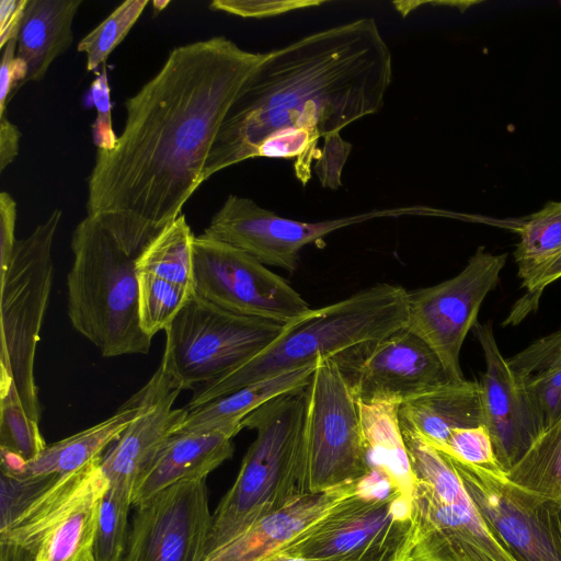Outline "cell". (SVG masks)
<instances>
[{
	"mask_svg": "<svg viewBox=\"0 0 561 561\" xmlns=\"http://www.w3.org/2000/svg\"><path fill=\"white\" fill-rule=\"evenodd\" d=\"M265 56L226 36L181 45L126 100L115 146L96 151L87 211L133 259L204 183L219 129Z\"/></svg>",
	"mask_w": 561,
	"mask_h": 561,
	"instance_id": "1",
	"label": "cell"
},
{
	"mask_svg": "<svg viewBox=\"0 0 561 561\" xmlns=\"http://www.w3.org/2000/svg\"><path fill=\"white\" fill-rule=\"evenodd\" d=\"M392 55L374 18L317 31L266 56L229 110L203 181L256 158L273 133L299 128L318 139L383 106Z\"/></svg>",
	"mask_w": 561,
	"mask_h": 561,
	"instance_id": "2",
	"label": "cell"
},
{
	"mask_svg": "<svg viewBox=\"0 0 561 561\" xmlns=\"http://www.w3.org/2000/svg\"><path fill=\"white\" fill-rule=\"evenodd\" d=\"M407 314L408 291L387 283L311 309L299 320L286 324L274 342L242 366L196 388L185 408L193 410L250 383L382 339L405 327Z\"/></svg>",
	"mask_w": 561,
	"mask_h": 561,
	"instance_id": "3",
	"label": "cell"
},
{
	"mask_svg": "<svg viewBox=\"0 0 561 561\" xmlns=\"http://www.w3.org/2000/svg\"><path fill=\"white\" fill-rule=\"evenodd\" d=\"M306 387L268 401L242 421L256 436L213 513L206 556L310 493L302 454Z\"/></svg>",
	"mask_w": 561,
	"mask_h": 561,
	"instance_id": "4",
	"label": "cell"
},
{
	"mask_svg": "<svg viewBox=\"0 0 561 561\" xmlns=\"http://www.w3.org/2000/svg\"><path fill=\"white\" fill-rule=\"evenodd\" d=\"M67 312L72 327L104 357L148 354L151 337L138 313L136 260L92 216L71 237Z\"/></svg>",
	"mask_w": 561,
	"mask_h": 561,
	"instance_id": "5",
	"label": "cell"
},
{
	"mask_svg": "<svg viewBox=\"0 0 561 561\" xmlns=\"http://www.w3.org/2000/svg\"><path fill=\"white\" fill-rule=\"evenodd\" d=\"M414 537L411 499L385 472L373 468L354 492L332 505L274 557L301 561H411Z\"/></svg>",
	"mask_w": 561,
	"mask_h": 561,
	"instance_id": "6",
	"label": "cell"
},
{
	"mask_svg": "<svg viewBox=\"0 0 561 561\" xmlns=\"http://www.w3.org/2000/svg\"><path fill=\"white\" fill-rule=\"evenodd\" d=\"M411 465V561H513L495 540L448 456L403 430Z\"/></svg>",
	"mask_w": 561,
	"mask_h": 561,
	"instance_id": "7",
	"label": "cell"
},
{
	"mask_svg": "<svg viewBox=\"0 0 561 561\" xmlns=\"http://www.w3.org/2000/svg\"><path fill=\"white\" fill-rule=\"evenodd\" d=\"M101 457L50 478L0 526V561H83L93 554L100 506L110 488Z\"/></svg>",
	"mask_w": 561,
	"mask_h": 561,
	"instance_id": "8",
	"label": "cell"
},
{
	"mask_svg": "<svg viewBox=\"0 0 561 561\" xmlns=\"http://www.w3.org/2000/svg\"><path fill=\"white\" fill-rule=\"evenodd\" d=\"M62 213L55 209L33 232L16 240L0 277V367L13 376L27 415L41 421L35 354L53 286V243Z\"/></svg>",
	"mask_w": 561,
	"mask_h": 561,
	"instance_id": "9",
	"label": "cell"
},
{
	"mask_svg": "<svg viewBox=\"0 0 561 561\" xmlns=\"http://www.w3.org/2000/svg\"><path fill=\"white\" fill-rule=\"evenodd\" d=\"M284 328L226 311L194 293L164 330L160 367L182 390H195L256 356Z\"/></svg>",
	"mask_w": 561,
	"mask_h": 561,
	"instance_id": "10",
	"label": "cell"
},
{
	"mask_svg": "<svg viewBox=\"0 0 561 561\" xmlns=\"http://www.w3.org/2000/svg\"><path fill=\"white\" fill-rule=\"evenodd\" d=\"M305 391L302 454L309 492L360 481L373 468L358 402L332 357L317 359Z\"/></svg>",
	"mask_w": 561,
	"mask_h": 561,
	"instance_id": "11",
	"label": "cell"
},
{
	"mask_svg": "<svg viewBox=\"0 0 561 561\" xmlns=\"http://www.w3.org/2000/svg\"><path fill=\"white\" fill-rule=\"evenodd\" d=\"M447 455V454H446ZM486 527L513 561H561V500L447 455Z\"/></svg>",
	"mask_w": 561,
	"mask_h": 561,
	"instance_id": "12",
	"label": "cell"
},
{
	"mask_svg": "<svg viewBox=\"0 0 561 561\" xmlns=\"http://www.w3.org/2000/svg\"><path fill=\"white\" fill-rule=\"evenodd\" d=\"M194 293L226 311L285 325L311 310L297 290L254 256L204 234L194 239Z\"/></svg>",
	"mask_w": 561,
	"mask_h": 561,
	"instance_id": "13",
	"label": "cell"
},
{
	"mask_svg": "<svg viewBox=\"0 0 561 561\" xmlns=\"http://www.w3.org/2000/svg\"><path fill=\"white\" fill-rule=\"evenodd\" d=\"M506 260V253L479 247L456 276L408 291L405 328L435 352L453 380L465 379L461 346L478 322L483 300L499 284Z\"/></svg>",
	"mask_w": 561,
	"mask_h": 561,
	"instance_id": "14",
	"label": "cell"
},
{
	"mask_svg": "<svg viewBox=\"0 0 561 561\" xmlns=\"http://www.w3.org/2000/svg\"><path fill=\"white\" fill-rule=\"evenodd\" d=\"M424 206L378 209L321 221H302L277 215L249 197L230 194L204 230V236L254 256L266 266L293 273L306 245L342 228L380 217L436 215Z\"/></svg>",
	"mask_w": 561,
	"mask_h": 561,
	"instance_id": "15",
	"label": "cell"
},
{
	"mask_svg": "<svg viewBox=\"0 0 561 561\" xmlns=\"http://www.w3.org/2000/svg\"><path fill=\"white\" fill-rule=\"evenodd\" d=\"M332 358L362 403L401 404L453 381L435 352L405 327Z\"/></svg>",
	"mask_w": 561,
	"mask_h": 561,
	"instance_id": "16",
	"label": "cell"
},
{
	"mask_svg": "<svg viewBox=\"0 0 561 561\" xmlns=\"http://www.w3.org/2000/svg\"><path fill=\"white\" fill-rule=\"evenodd\" d=\"M205 481H179L135 507L123 561H203L213 523Z\"/></svg>",
	"mask_w": 561,
	"mask_h": 561,
	"instance_id": "17",
	"label": "cell"
},
{
	"mask_svg": "<svg viewBox=\"0 0 561 561\" xmlns=\"http://www.w3.org/2000/svg\"><path fill=\"white\" fill-rule=\"evenodd\" d=\"M472 333L484 356L479 385L486 427L502 472L511 470L541 434L528 402L523 378L510 367L495 341L491 321L477 322Z\"/></svg>",
	"mask_w": 561,
	"mask_h": 561,
	"instance_id": "18",
	"label": "cell"
},
{
	"mask_svg": "<svg viewBox=\"0 0 561 561\" xmlns=\"http://www.w3.org/2000/svg\"><path fill=\"white\" fill-rule=\"evenodd\" d=\"M181 391L159 366L131 397L137 407L136 416L101 457V467L110 485L133 490L139 474L178 432L188 413L185 407L173 408Z\"/></svg>",
	"mask_w": 561,
	"mask_h": 561,
	"instance_id": "19",
	"label": "cell"
},
{
	"mask_svg": "<svg viewBox=\"0 0 561 561\" xmlns=\"http://www.w3.org/2000/svg\"><path fill=\"white\" fill-rule=\"evenodd\" d=\"M233 437L217 431L174 433L135 481L131 504L137 507L165 488L206 479L233 455Z\"/></svg>",
	"mask_w": 561,
	"mask_h": 561,
	"instance_id": "20",
	"label": "cell"
},
{
	"mask_svg": "<svg viewBox=\"0 0 561 561\" xmlns=\"http://www.w3.org/2000/svg\"><path fill=\"white\" fill-rule=\"evenodd\" d=\"M362 480L297 497L280 511L264 517L225 546L207 554L203 561H271L284 545L316 522L332 505L354 492Z\"/></svg>",
	"mask_w": 561,
	"mask_h": 561,
	"instance_id": "21",
	"label": "cell"
},
{
	"mask_svg": "<svg viewBox=\"0 0 561 561\" xmlns=\"http://www.w3.org/2000/svg\"><path fill=\"white\" fill-rule=\"evenodd\" d=\"M401 428L442 449L454 430L483 424L479 381H449L400 404Z\"/></svg>",
	"mask_w": 561,
	"mask_h": 561,
	"instance_id": "22",
	"label": "cell"
},
{
	"mask_svg": "<svg viewBox=\"0 0 561 561\" xmlns=\"http://www.w3.org/2000/svg\"><path fill=\"white\" fill-rule=\"evenodd\" d=\"M317 362L263 379L188 410L179 431H217L234 437L253 411L283 394L305 388Z\"/></svg>",
	"mask_w": 561,
	"mask_h": 561,
	"instance_id": "23",
	"label": "cell"
},
{
	"mask_svg": "<svg viewBox=\"0 0 561 561\" xmlns=\"http://www.w3.org/2000/svg\"><path fill=\"white\" fill-rule=\"evenodd\" d=\"M81 4V0H27L16 38V56L27 68L26 82L42 80L71 46L72 23Z\"/></svg>",
	"mask_w": 561,
	"mask_h": 561,
	"instance_id": "24",
	"label": "cell"
},
{
	"mask_svg": "<svg viewBox=\"0 0 561 561\" xmlns=\"http://www.w3.org/2000/svg\"><path fill=\"white\" fill-rule=\"evenodd\" d=\"M136 413V403L130 398L108 419L47 445L39 456L27 462L20 472L13 474L42 478L71 473L101 457L103 451L122 435Z\"/></svg>",
	"mask_w": 561,
	"mask_h": 561,
	"instance_id": "25",
	"label": "cell"
},
{
	"mask_svg": "<svg viewBox=\"0 0 561 561\" xmlns=\"http://www.w3.org/2000/svg\"><path fill=\"white\" fill-rule=\"evenodd\" d=\"M358 402V401H357ZM400 404L358 402L371 468H378L410 499L413 477L399 420Z\"/></svg>",
	"mask_w": 561,
	"mask_h": 561,
	"instance_id": "26",
	"label": "cell"
},
{
	"mask_svg": "<svg viewBox=\"0 0 561 561\" xmlns=\"http://www.w3.org/2000/svg\"><path fill=\"white\" fill-rule=\"evenodd\" d=\"M194 239L182 214L144 249L136 271L194 290Z\"/></svg>",
	"mask_w": 561,
	"mask_h": 561,
	"instance_id": "27",
	"label": "cell"
},
{
	"mask_svg": "<svg viewBox=\"0 0 561 561\" xmlns=\"http://www.w3.org/2000/svg\"><path fill=\"white\" fill-rule=\"evenodd\" d=\"M519 241L514 251L517 276L527 279L561 255V202H548L517 228Z\"/></svg>",
	"mask_w": 561,
	"mask_h": 561,
	"instance_id": "28",
	"label": "cell"
},
{
	"mask_svg": "<svg viewBox=\"0 0 561 561\" xmlns=\"http://www.w3.org/2000/svg\"><path fill=\"white\" fill-rule=\"evenodd\" d=\"M505 476L525 489L561 500V417L541 432Z\"/></svg>",
	"mask_w": 561,
	"mask_h": 561,
	"instance_id": "29",
	"label": "cell"
},
{
	"mask_svg": "<svg viewBox=\"0 0 561 561\" xmlns=\"http://www.w3.org/2000/svg\"><path fill=\"white\" fill-rule=\"evenodd\" d=\"M46 446L38 422L31 419L22 405L12 374L0 367V448L30 462Z\"/></svg>",
	"mask_w": 561,
	"mask_h": 561,
	"instance_id": "30",
	"label": "cell"
},
{
	"mask_svg": "<svg viewBox=\"0 0 561 561\" xmlns=\"http://www.w3.org/2000/svg\"><path fill=\"white\" fill-rule=\"evenodd\" d=\"M138 313L142 331L151 339L164 331L194 290L146 273H138Z\"/></svg>",
	"mask_w": 561,
	"mask_h": 561,
	"instance_id": "31",
	"label": "cell"
},
{
	"mask_svg": "<svg viewBox=\"0 0 561 561\" xmlns=\"http://www.w3.org/2000/svg\"><path fill=\"white\" fill-rule=\"evenodd\" d=\"M133 490L110 485L100 506L93 542L95 561H123Z\"/></svg>",
	"mask_w": 561,
	"mask_h": 561,
	"instance_id": "32",
	"label": "cell"
},
{
	"mask_svg": "<svg viewBox=\"0 0 561 561\" xmlns=\"http://www.w3.org/2000/svg\"><path fill=\"white\" fill-rule=\"evenodd\" d=\"M148 3L147 0L123 2L79 42L77 49L85 55L88 71H95L105 65L107 57L126 37Z\"/></svg>",
	"mask_w": 561,
	"mask_h": 561,
	"instance_id": "33",
	"label": "cell"
},
{
	"mask_svg": "<svg viewBox=\"0 0 561 561\" xmlns=\"http://www.w3.org/2000/svg\"><path fill=\"white\" fill-rule=\"evenodd\" d=\"M528 402L542 431L561 417V365L523 377Z\"/></svg>",
	"mask_w": 561,
	"mask_h": 561,
	"instance_id": "34",
	"label": "cell"
},
{
	"mask_svg": "<svg viewBox=\"0 0 561 561\" xmlns=\"http://www.w3.org/2000/svg\"><path fill=\"white\" fill-rule=\"evenodd\" d=\"M439 450L467 463L502 472L484 425L454 430L445 447Z\"/></svg>",
	"mask_w": 561,
	"mask_h": 561,
	"instance_id": "35",
	"label": "cell"
},
{
	"mask_svg": "<svg viewBox=\"0 0 561 561\" xmlns=\"http://www.w3.org/2000/svg\"><path fill=\"white\" fill-rule=\"evenodd\" d=\"M520 378L561 365V328L506 358Z\"/></svg>",
	"mask_w": 561,
	"mask_h": 561,
	"instance_id": "36",
	"label": "cell"
},
{
	"mask_svg": "<svg viewBox=\"0 0 561 561\" xmlns=\"http://www.w3.org/2000/svg\"><path fill=\"white\" fill-rule=\"evenodd\" d=\"M324 3L323 0H215L209 8L243 19H265Z\"/></svg>",
	"mask_w": 561,
	"mask_h": 561,
	"instance_id": "37",
	"label": "cell"
},
{
	"mask_svg": "<svg viewBox=\"0 0 561 561\" xmlns=\"http://www.w3.org/2000/svg\"><path fill=\"white\" fill-rule=\"evenodd\" d=\"M352 151V144L340 133L327 135L314 162L313 171L324 188L339 190L342 185V170Z\"/></svg>",
	"mask_w": 561,
	"mask_h": 561,
	"instance_id": "38",
	"label": "cell"
},
{
	"mask_svg": "<svg viewBox=\"0 0 561 561\" xmlns=\"http://www.w3.org/2000/svg\"><path fill=\"white\" fill-rule=\"evenodd\" d=\"M91 98L98 113L92 126L94 144L98 149H112L118 137L112 128L110 87L105 65L91 84Z\"/></svg>",
	"mask_w": 561,
	"mask_h": 561,
	"instance_id": "39",
	"label": "cell"
},
{
	"mask_svg": "<svg viewBox=\"0 0 561 561\" xmlns=\"http://www.w3.org/2000/svg\"><path fill=\"white\" fill-rule=\"evenodd\" d=\"M559 278H561V255L522 282V287L526 289V295L515 304L505 323L516 324L520 322L526 314L536 309L546 287Z\"/></svg>",
	"mask_w": 561,
	"mask_h": 561,
	"instance_id": "40",
	"label": "cell"
},
{
	"mask_svg": "<svg viewBox=\"0 0 561 561\" xmlns=\"http://www.w3.org/2000/svg\"><path fill=\"white\" fill-rule=\"evenodd\" d=\"M16 39L10 41L2 49L0 66V118L5 116L10 99L26 83L27 68L16 56Z\"/></svg>",
	"mask_w": 561,
	"mask_h": 561,
	"instance_id": "41",
	"label": "cell"
},
{
	"mask_svg": "<svg viewBox=\"0 0 561 561\" xmlns=\"http://www.w3.org/2000/svg\"><path fill=\"white\" fill-rule=\"evenodd\" d=\"M16 202L7 192L0 193V277H2L9 265L16 240Z\"/></svg>",
	"mask_w": 561,
	"mask_h": 561,
	"instance_id": "42",
	"label": "cell"
},
{
	"mask_svg": "<svg viewBox=\"0 0 561 561\" xmlns=\"http://www.w3.org/2000/svg\"><path fill=\"white\" fill-rule=\"evenodd\" d=\"M27 0L0 1V48L16 39Z\"/></svg>",
	"mask_w": 561,
	"mask_h": 561,
	"instance_id": "43",
	"label": "cell"
},
{
	"mask_svg": "<svg viewBox=\"0 0 561 561\" xmlns=\"http://www.w3.org/2000/svg\"><path fill=\"white\" fill-rule=\"evenodd\" d=\"M21 133L5 116L0 118V172L19 154Z\"/></svg>",
	"mask_w": 561,
	"mask_h": 561,
	"instance_id": "44",
	"label": "cell"
},
{
	"mask_svg": "<svg viewBox=\"0 0 561 561\" xmlns=\"http://www.w3.org/2000/svg\"><path fill=\"white\" fill-rule=\"evenodd\" d=\"M170 3V1H153L152 2V5H153V9L156 12H160L161 10H163L168 4Z\"/></svg>",
	"mask_w": 561,
	"mask_h": 561,
	"instance_id": "45",
	"label": "cell"
},
{
	"mask_svg": "<svg viewBox=\"0 0 561 561\" xmlns=\"http://www.w3.org/2000/svg\"><path fill=\"white\" fill-rule=\"evenodd\" d=\"M83 561H95V559H94V556L92 554V556L88 557V558H87L85 560H83Z\"/></svg>",
	"mask_w": 561,
	"mask_h": 561,
	"instance_id": "46",
	"label": "cell"
}]
</instances>
